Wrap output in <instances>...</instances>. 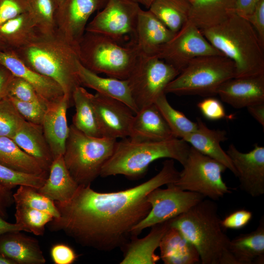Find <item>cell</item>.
I'll return each instance as SVG.
<instances>
[{"label":"cell","mask_w":264,"mask_h":264,"mask_svg":"<svg viewBox=\"0 0 264 264\" xmlns=\"http://www.w3.org/2000/svg\"><path fill=\"white\" fill-rule=\"evenodd\" d=\"M197 122V129L182 139L200 153L223 164L237 177L231 159L220 146V143L227 139L226 132L209 129L199 118Z\"/></svg>","instance_id":"603a6c76"},{"label":"cell","mask_w":264,"mask_h":264,"mask_svg":"<svg viewBox=\"0 0 264 264\" xmlns=\"http://www.w3.org/2000/svg\"><path fill=\"white\" fill-rule=\"evenodd\" d=\"M159 247L160 258L165 264L200 263L196 248L175 227L170 226L163 237Z\"/></svg>","instance_id":"f546056e"},{"label":"cell","mask_w":264,"mask_h":264,"mask_svg":"<svg viewBox=\"0 0 264 264\" xmlns=\"http://www.w3.org/2000/svg\"><path fill=\"white\" fill-rule=\"evenodd\" d=\"M15 209L16 223L36 236L43 235L45 226L54 218L47 212L26 206L15 205Z\"/></svg>","instance_id":"74e56055"},{"label":"cell","mask_w":264,"mask_h":264,"mask_svg":"<svg viewBox=\"0 0 264 264\" xmlns=\"http://www.w3.org/2000/svg\"><path fill=\"white\" fill-rule=\"evenodd\" d=\"M229 249L237 264H264V216L255 230L230 240Z\"/></svg>","instance_id":"f1b7e54d"},{"label":"cell","mask_w":264,"mask_h":264,"mask_svg":"<svg viewBox=\"0 0 264 264\" xmlns=\"http://www.w3.org/2000/svg\"><path fill=\"white\" fill-rule=\"evenodd\" d=\"M179 175L174 160L168 159L154 176L125 190L102 193L94 191L90 185H79L69 200L54 201L59 216L47 226L52 232L65 233L85 247L103 251L121 247L128 241L132 229L151 209L148 194L174 183Z\"/></svg>","instance_id":"6da1fadb"},{"label":"cell","mask_w":264,"mask_h":264,"mask_svg":"<svg viewBox=\"0 0 264 264\" xmlns=\"http://www.w3.org/2000/svg\"><path fill=\"white\" fill-rule=\"evenodd\" d=\"M25 231L26 229L22 225L17 223H10L0 217V236L9 232Z\"/></svg>","instance_id":"f5cc1de1"},{"label":"cell","mask_w":264,"mask_h":264,"mask_svg":"<svg viewBox=\"0 0 264 264\" xmlns=\"http://www.w3.org/2000/svg\"><path fill=\"white\" fill-rule=\"evenodd\" d=\"M235 167L242 190L252 197L264 194V147L256 144L251 151L242 153L233 144L226 152Z\"/></svg>","instance_id":"2e32d148"},{"label":"cell","mask_w":264,"mask_h":264,"mask_svg":"<svg viewBox=\"0 0 264 264\" xmlns=\"http://www.w3.org/2000/svg\"><path fill=\"white\" fill-rule=\"evenodd\" d=\"M249 113L264 128V102L254 104L247 107Z\"/></svg>","instance_id":"816d5d0a"},{"label":"cell","mask_w":264,"mask_h":264,"mask_svg":"<svg viewBox=\"0 0 264 264\" xmlns=\"http://www.w3.org/2000/svg\"><path fill=\"white\" fill-rule=\"evenodd\" d=\"M12 190L0 183V217L4 219L8 217V209L14 203Z\"/></svg>","instance_id":"c3c4849f"},{"label":"cell","mask_w":264,"mask_h":264,"mask_svg":"<svg viewBox=\"0 0 264 264\" xmlns=\"http://www.w3.org/2000/svg\"><path fill=\"white\" fill-rule=\"evenodd\" d=\"M175 34L149 9H140L137 19L135 45L140 56H156L160 48Z\"/></svg>","instance_id":"d6986e66"},{"label":"cell","mask_w":264,"mask_h":264,"mask_svg":"<svg viewBox=\"0 0 264 264\" xmlns=\"http://www.w3.org/2000/svg\"><path fill=\"white\" fill-rule=\"evenodd\" d=\"M244 18L253 27L264 46V0H260L254 11Z\"/></svg>","instance_id":"7dc6e473"},{"label":"cell","mask_w":264,"mask_h":264,"mask_svg":"<svg viewBox=\"0 0 264 264\" xmlns=\"http://www.w3.org/2000/svg\"><path fill=\"white\" fill-rule=\"evenodd\" d=\"M63 1V0H56V1L58 4V7L62 3Z\"/></svg>","instance_id":"680465c9"},{"label":"cell","mask_w":264,"mask_h":264,"mask_svg":"<svg viewBox=\"0 0 264 264\" xmlns=\"http://www.w3.org/2000/svg\"><path fill=\"white\" fill-rule=\"evenodd\" d=\"M177 180L173 184L184 191L198 193L213 200L231 193L222 178L226 167L191 146Z\"/></svg>","instance_id":"9c48e42d"},{"label":"cell","mask_w":264,"mask_h":264,"mask_svg":"<svg viewBox=\"0 0 264 264\" xmlns=\"http://www.w3.org/2000/svg\"><path fill=\"white\" fill-rule=\"evenodd\" d=\"M191 146L182 139L135 142L129 138L116 141L113 152L103 166L100 176L122 175L130 178H139L154 161L172 159L182 165L188 157Z\"/></svg>","instance_id":"5b68a950"},{"label":"cell","mask_w":264,"mask_h":264,"mask_svg":"<svg viewBox=\"0 0 264 264\" xmlns=\"http://www.w3.org/2000/svg\"><path fill=\"white\" fill-rule=\"evenodd\" d=\"M24 120L8 96L0 100V136L12 138Z\"/></svg>","instance_id":"f35d334b"},{"label":"cell","mask_w":264,"mask_h":264,"mask_svg":"<svg viewBox=\"0 0 264 264\" xmlns=\"http://www.w3.org/2000/svg\"><path fill=\"white\" fill-rule=\"evenodd\" d=\"M39 34L29 12L10 19L0 26V40L5 49H18L31 41Z\"/></svg>","instance_id":"4dcf8cb0"},{"label":"cell","mask_w":264,"mask_h":264,"mask_svg":"<svg viewBox=\"0 0 264 264\" xmlns=\"http://www.w3.org/2000/svg\"><path fill=\"white\" fill-rule=\"evenodd\" d=\"M129 138L135 142L163 141L176 138L154 103L134 114Z\"/></svg>","instance_id":"ffe728a7"},{"label":"cell","mask_w":264,"mask_h":264,"mask_svg":"<svg viewBox=\"0 0 264 264\" xmlns=\"http://www.w3.org/2000/svg\"><path fill=\"white\" fill-rule=\"evenodd\" d=\"M14 75L0 64V100L8 96V88Z\"/></svg>","instance_id":"f907efd6"},{"label":"cell","mask_w":264,"mask_h":264,"mask_svg":"<svg viewBox=\"0 0 264 264\" xmlns=\"http://www.w3.org/2000/svg\"><path fill=\"white\" fill-rule=\"evenodd\" d=\"M31 14L39 33L49 35L56 31V0H27Z\"/></svg>","instance_id":"d590c367"},{"label":"cell","mask_w":264,"mask_h":264,"mask_svg":"<svg viewBox=\"0 0 264 264\" xmlns=\"http://www.w3.org/2000/svg\"><path fill=\"white\" fill-rule=\"evenodd\" d=\"M77 74L81 86L92 88L97 93L122 102L135 114L138 111L132 98L127 79L100 76L84 66L79 61L77 63Z\"/></svg>","instance_id":"d4e9b609"},{"label":"cell","mask_w":264,"mask_h":264,"mask_svg":"<svg viewBox=\"0 0 264 264\" xmlns=\"http://www.w3.org/2000/svg\"><path fill=\"white\" fill-rule=\"evenodd\" d=\"M252 218L251 211L245 209L238 210L221 220V225L223 228L240 229L245 227Z\"/></svg>","instance_id":"f6af8a7d"},{"label":"cell","mask_w":264,"mask_h":264,"mask_svg":"<svg viewBox=\"0 0 264 264\" xmlns=\"http://www.w3.org/2000/svg\"><path fill=\"white\" fill-rule=\"evenodd\" d=\"M116 141L115 139L88 136L72 124L69 127L63 156L70 175L79 185H91L100 176Z\"/></svg>","instance_id":"52a82bcc"},{"label":"cell","mask_w":264,"mask_h":264,"mask_svg":"<svg viewBox=\"0 0 264 264\" xmlns=\"http://www.w3.org/2000/svg\"><path fill=\"white\" fill-rule=\"evenodd\" d=\"M5 49V47L4 46H3V45L1 43L0 40V50H4Z\"/></svg>","instance_id":"6f0895ef"},{"label":"cell","mask_w":264,"mask_h":264,"mask_svg":"<svg viewBox=\"0 0 264 264\" xmlns=\"http://www.w3.org/2000/svg\"><path fill=\"white\" fill-rule=\"evenodd\" d=\"M72 105L65 95L47 105L42 126L54 159L63 155L69 133L66 111Z\"/></svg>","instance_id":"44dd1931"},{"label":"cell","mask_w":264,"mask_h":264,"mask_svg":"<svg viewBox=\"0 0 264 264\" xmlns=\"http://www.w3.org/2000/svg\"><path fill=\"white\" fill-rule=\"evenodd\" d=\"M0 252L17 264H44L46 260L38 241L21 231L0 236Z\"/></svg>","instance_id":"cb8c5ba5"},{"label":"cell","mask_w":264,"mask_h":264,"mask_svg":"<svg viewBox=\"0 0 264 264\" xmlns=\"http://www.w3.org/2000/svg\"><path fill=\"white\" fill-rule=\"evenodd\" d=\"M48 175L25 174L0 164V183L11 189L20 185H27L39 189L44 184Z\"/></svg>","instance_id":"ab89813d"},{"label":"cell","mask_w":264,"mask_h":264,"mask_svg":"<svg viewBox=\"0 0 264 264\" xmlns=\"http://www.w3.org/2000/svg\"><path fill=\"white\" fill-rule=\"evenodd\" d=\"M156 105L175 137L183 139L197 128V122L188 118L182 112L174 109L168 101L166 93L161 94L155 101Z\"/></svg>","instance_id":"e575fe53"},{"label":"cell","mask_w":264,"mask_h":264,"mask_svg":"<svg viewBox=\"0 0 264 264\" xmlns=\"http://www.w3.org/2000/svg\"><path fill=\"white\" fill-rule=\"evenodd\" d=\"M0 64L7 68L14 76L20 77L30 84L47 105L60 100L65 95L58 83L28 67L12 49L0 50Z\"/></svg>","instance_id":"e0dca14e"},{"label":"cell","mask_w":264,"mask_h":264,"mask_svg":"<svg viewBox=\"0 0 264 264\" xmlns=\"http://www.w3.org/2000/svg\"><path fill=\"white\" fill-rule=\"evenodd\" d=\"M148 9L175 33L189 19L188 0H153Z\"/></svg>","instance_id":"836d02e7"},{"label":"cell","mask_w":264,"mask_h":264,"mask_svg":"<svg viewBox=\"0 0 264 264\" xmlns=\"http://www.w3.org/2000/svg\"><path fill=\"white\" fill-rule=\"evenodd\" d=\"M153 0H147V8L148 9L150 4Z\"/></svg>","instance_id":"9f6ffc18"},{"label":"cell","mask_w":264,"mask_h":264,"mask_svg":"<svg viewBox=\"0 0 264 264\" xmlns=\"http://www.w3.org/2000/svg\"><path fill=\"white\" fill-rule=\"evenodd\" d=\"M0 164L25 174H48L34 158L21 149L11 138L6 136H0Z\"/></svg>","instance_id":"1f68e13d"},{"label":"cell","mask_w":264,"mask_h":264,"mask_svg":"<svg viewBox=\"0 0 264 264\" xmlns=\"http://www.w3.org/2000/svg\"><path fill=\"white\" fill-rule=\"evenodd\" d=\"M107 0H63L55 15L56 32L77 47L91 15L102 9Z\"/></svg>","instance_id":"5bb4252c"},{"label":"cell","mask_w":264,"mask_h":264,"mask_svg":"<svg viewBox=\"0 0 264 264\" xmlns=\"http://www.w3.org/2000/svg\"><path fill=\"white\" fill-rule=\"evenodd\" d=\"M233 62L224 55H206L191 60L166 87L165 93L212 97L220 87L235 77Z\"/></svg>","instance_id":"ba28073f"},{"label":"cell","mask_w":264,"mask_h":264,"mask_svg":"<svg viewBox=\"0 0 264 264\" xmlns=\"http://www.w3.org/2000/svg\"><path fill=\"white\" fill-rule=\"evenodd\" d=\"M13 50L28 67L58 83L73 105L72 93L81 86L77 74V47L55 31L49 35L39 33L24 46Z\"/></svg>","instance_id":"3957f363"},{"label":"cell","mask_w":264,"mask_h":264,"mask_svg":"<svg viewBox=\"0 0 264 264\" xmlns=\"http://www.w3.org/2000/svg\"><path fill=\"white\" fill-rule=\"evenodd\" d=\"M202 115L210 120H218L226 116L225 110L222 103L218 99L207 97L197 104Z\"/></svg>","instance_id":"ee69618b"},{"label":"cell","mask_w":264,"mask_h":264,"mask_svg":"<svg viewBox=\"0 0 264 264\" xmlns=\"http://www.w3.org/2000/svg\"><path fill=\"white\" fill-rule=\"evenodd\" d=\"M78 55L80 63L89 70L121 80L127 79L140 56L136 46L87 31L79 43Z\"/></svg>","instance_id":"8992f818"},{"label":"cell","mask_w":264,"mask_h":264,"mask_svg":"<svg viewBox=\"0 0 264 264\" xmlns=\"http://www.w3.org/2000/svg\"><path fill=\"white\" fill-rule=\"evenodd\" d=\"M50 255L55 264H71L78 257L73 249L63 243L54 245L51 249Z\"/></svg>","instance_id":"bcb514c9"},{"label":"cell","mask_w":264,"mask_h":264,"mask_svg":"<svg viewBox=\"0 0 264 264\" xmlns=\"http://www.w3.org/2000/svg\"><path fill=\"white\" fill-rule=\"evenodd\" d=\"M170 225L195 246L201 264H237L230 251L231 239L223 231L214 200L203 199L171 219Z\"/></svg>","instance_id":"7a4b0ae2"},{"label":"cell","mask_w":264,"mask_h":264,"mask_svg":"<svg viewBox=\"0 0 264 264\" xmlns=\"http://www.w3.org/2000/svg\"><path fill=\"white\" fill-rule=\"evenodd\" d=\"M260 0H235L234 12L245 18L254 10Z\"/></svg>","instance_id":"681fc988"},{"label":"cell","mask_w":264,"mask_h":264,"mask_svg":"<svg viewBox=\"0 0 264 264\" xmlns=\"http://www.w3.org/2000/svg\"><path fill=\"white\" fill-rule=\"evenodd\" d=\"M206 39L235 66V77L264 73V46L243 17L232 13L222 22L200 30Z\"/></svg>","instance_id":"277c9868"},{"label":"cell","mask_w":264,"mask_h":264,"mask_svg":"<svg viewBox=\"0 0 264 264\" xmlns=\"http://www.w3.org/2000/svg\"><path fill=\"white\" fill-rule=\"evenodd\" d=\"M92 94L79 86L74 90L72 99L76 112L72 124L78 130L92 137H102L95 113Z\"/></svg>","instance_id":"d6a6232c"},{"label":"cell","mask_w":264,"mask_h":264,"mask_svg":"<svg viewBox=\"0 0 264 264\" xmlns=\"http://www.w3.org/2000/svg\"><path fill=\"white\" fill-rule=\"evenodd\" d=\"M188 20L200 30L219 24L234 12L235 0H188Z\"/></svg>","instance_id":"4316f807"},{"label":"cell","mask_w":264,"mask_h":264,"mask_svg":"<svg viewBox=\"0 0 264 264\" xmlns=\"http://www.w3.org/2000/svg\"><path fill=\"white\" fill-rule=\"evenodd\" d=\"M11 139L34 158L44 171L49 172L54 158L41 125L25 120Z\"/></svg>","instance_id":"484cf974"},{"label":"cell","mask_w":264,"mask_h":264,"mask_svg":"<svg viewBox=\"0 0 264 264\" xmlns=\"http://www.w3.org/2000/svg\"><path fill=\"white\" fill-rule=\"evenodd\" d=\"M92 101L102 137H129L133 110L122 102L97 92L92 94Z\"/></svg>","instance_id":"9a60e30c"},{"label":"cell","mask_w":264,"mask_h":264,"mask_svg":"<svg viewBox=\"0 0 264 264\" xmlns=\"http://www.w3.org/2000/svg\"><path fill=\"white\" fill-rule=\"evenodd\" d=\"M171 220L151 227L149 233L143 238L131 236L121 248L123 257L121 264H155L160 259L155 253L160 242L171 226Z\"/></svg>","instance_id":"7402d4cb"},{"label":"cell","mask_w":264,"mask_h":264,"mask_svg":"<svg viewBox=\"0 0 264 264\" xmlns=\"http://www.w3.org/2000/svg\"><path fill=\"white\" fill-rule=\"evenodd\" d=\"M30 12L27 0H0V26L7 21Z\"/></svg>","instance_id":"7bdbcfd3"},{"label":"cell","mask_w":264,"mask_h":264,"mask_svg":"<svg viewBox=\"0 0 264 264\" xmlns=\"http://www.w3.org/2000/svg\"><path fill=\"white\" fill-rule=\"evenodd\" d=\"M0 264H17L11 258L0 252Z\"/></svg>","instance_id":"db71d44e"},{"label":"cell","mask_w":264,"mask_h":264,"mask_svg":"<svg viewBox=\"0 0 264 264\" xmlns=\"http://www.w3.org/2000/svg\"><path fill=\"white\" fill-rule=\"evenodd\" d=\"M8 96L26 121L42 126L47 107L46 104L43 102L22 101Z\"/></svg>","instance_id":"60d3db41"},{"label":"cell","mask_w":264,"mask_h":264,"mask_svg":"<svg viewBox=\"0 0 264 264\" xmlns=\"http://www.w3.org/2000/svg\"><path fill=\"white\" fill-rule=\"evenodd\" d=\"M140 4L134 0H107L88 23L86 31L107 36L125 46H135Z\"/></svg>","instance_id":"8fae6325"},{"label":"cell","mask_w":264,"mask_h":264,"mask_svg":"<svg viewBox=\"0 0 264 264\" xmlns=\"http://www.w3.org/2000/svg\"><path fill=\"white\" fill-rule=\"evenodd\" d=\"M139 4L143 5L144 6L147 7V0H134Z\"/></svg>","instance_id":"11a10c76"},{"label":"cell","mask_w":264,"mask_h":264,"mask_svg":"<svg viewBox=\"0 0 264 264\" xmlns=\"http://www.w3.org/2000/svg\"><path fill=\"white\" fill-rule=\"evenodd\" d=\"M217 95L235 109L264 102V73L230 79L220 87Z\"/></svg>","instance_id":"ac0fdd59"},{"label":"cell","mask_w":264,"mask_h":264,"mask_svg":"<svg viewBox=\"0 0 264 264\" xmlns=\"http://www.w3.org/2000/svg\"><path fill=\"white\" fill-rule=\"evenodd\" d=\"M78 186L62 155L53 160L45 182L38 191L54 201L65 202L73 196Z\"/></svg>","instance_id":"83f0119b"},{"label":"cell","mask_w":264,"mask_h":264,"mask_svg":"<svg viewBox=\"0 0 264 264\" xmlns=\"http://www.w3.org/2000/svg\"><path fill=\"white\" fill-rule=\"evenodd\" d=\"M206 55H223L206 39L199 28L188 20L160 48L156 56L180 72L192 59Z\"/></svg>","instance_id":"4fadbf2b"},{"label":"cell","mask_w":264,"mask_h":264,"mask_svg":"<svg viewBox=\"0 0 264 264\" xmlns=\"http://www.w3.org/2000/svg\"><path fill=\"white\" fill-rule=\"evenodd\" d=\"M167 188L158 187L147 196L151 209L146 216L131 230V236H138L145 229L171 219L188 211L205 198L201 195L180 189L173 183Z\"/></svg>","instance_id":"7c38bea8"},{"label":"cell","mask_w":264,"mask_h":264,"mask_svg":"<svg viewBox=\"0 0 264 264\" xmlns=\"http://www.w3.org/2000/svg\"><path fill=\"white\" fill-rule=\"evenodd\" d=\"M8 96L22 101L43 102L46 104L30 84L15 76H13L9 84Z\"/></svg>","instance_id":"b9f144b4"},{"label":"cell","mask_w":264,"mask_h":264,"mask_svg":"<svg viewBox=\"0 0 264 264\" xmlns=\"http://www.w3.org/2000/svg\"><path fill=\"white\" fill-rule=\"evenodd\" d=\"M14 204L37 209L51 214L54 218L59 216L54 201L38 192V189L20 185L13 193Z\"/></svg>","instance_id":"8d00e7d4"},{"label":"cell","mask_w":264,"mask_h":264,"mask_svg":"<svg viewBox=\"0 0 264 264\" xmlns=\"http://www.w3.org/2000/svg\"><path fill=\"white\" fill-rule=\"evenodd\" d=\"M179 73L173 66L156 56H140L127 79L138 110L154 104Z\"/></svg>","instance_id":"30bf717a"}]
</instances>
